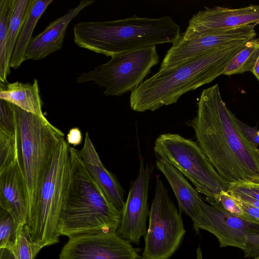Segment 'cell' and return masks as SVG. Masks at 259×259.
I'll use <instances>...</instances> for the list:
<instances>
[{"label":"cell","mask_w":259,"mask_h":259,"mask_svg":"<svg viewBox=\"0 0 259 259\" xmlns=\"http://www.w3.org/2000/svg\"><path fill=\"white\" fill-rule=\"evenodd\" d=\"M218 84L203 90L187 124L215 169L229 184L259 183V149L245 137Z\"/></svg>","instance_id":"1"},{"label":"cell","mask_w":259,"mask_h":259,"mask_svg":"<svg viewBox=\"0 0 259 259\" xmlns=\"http://www.w3.org/2000/svg\"><path fill=\"white\" fill-rule=\"evenodd\" d=\"M245 44L208 52L171 68L159 69L131 92V108L139 112L154 111L177 103L184 94L211 82L223 74Z\"/></svg>","instance_id":"2"},{"label":"cell","mask_w":259,"mask_h":259,"mask_svg":"<svg viewBox=\"0 0 259 259\" xmlns=\"http://www.w3.org/2000/svg\"><path fill=\"white\" fill-rule=\"evenodd\" d=\"M73 34L78 47L111 57L150 46L172 44L181 33L169 16L134 15L116 20L80 22L74 25Z\"/></svg>","instance_id":"3"},{"label":"cell","mask_w":259,"mask_h":259,"mask_svg":"<svg viewBox=\"0 0 259 259\" xmlns=\"http://www.w3.org/2000/svg\"><path fill=\"white\" fill-rule=\"evenodd\" d=\"M70 178L62 209L61 235L69 238L116 232L121 221V211L111 204L88 172L79 150L70 146Z\"/></svg>","instance_id":"4"},{"label":"cell","mask_w":259,"mask_h":259,"mask_svg":"<svg viewBox=\"0 0 259 259\" xmlns=\"http://www.w3.org/2000/svg\"><path fill=\"white\" fill-rule=\"evenodd\" d=\"M70 145L63 139L30 208L26 225L33 242L41 249L59 242L60 217L70 178Z\"/></svg>","instance_id":"5"},{"label":"cell","mask_w":259,"mask_h":259,"mask_svg":"<svg viewBox=\"0 0 259 259\" xmlns=\"http://www.w3.org/2000/svg\"><path fill=\"white\" fill-rule=\"evenodd\" d=\"M19 134L20 161L27 188L29 211L64 134L45 115L25 111L13 104Z\"/></svg>","instance_id":"6"},{"label":"cell","mask_w":259,"mask_h":259,"mask_svg":"<svg viewBox=\"0 0 259 259\" xmlns=\"http://www.w3.org/2000/svg\"><path fill=\"white\" fill-rule=\"evenodd\" d=\"M154 151L179 170L194 185L206 201L215 202L227 191L229 184L218 174L197 142L177 134L159 135L154 142Z\"/></svg>","instance_id":"7"},{"label":"cell","mask_w":259,"mask_h":259,"mask_svg":"<svg viewBox=\"0 0 259 259\" xmlns=\"http://www.w3.org/2000/svg\"><path fill=\"white\" fill-rule=\"evenodd\" d=\"M159 62L156 46L115 55L107 62L76 77V82L93 81L104 87L106 96H121L133 92Z\"/></svg>","instance_id":"8"},{"label":"cell","mask_w":259,"mask_h":259,"mask_svg":"<svg viewBox=\"0 0 259 259\" xmlns=\"http://www.w3.org/2000/svg\"><path fill=\"white\" fill-rule=\"evenodd\" d=\"M159 176L156 177L143 259H168L180 245L186 233L181 214Z\"/></svg>","instance_id":"9"},{"label":"cell","mask_w":259,"mask_h":259,"mask_svg":"<svg viewBox=\"0 0 259 259\" xmlns=\"http://www.w3.org/2000/svg\"><path fill=\"white\" fill-rule=\"evenodd\" d=\"M255 24L191 36L181 34L166 52L160 68L169 69L208 52L226 47L245 44L255 38Z\"/></svg>","instance_id":"10"},{"label":"cell","mask_w":259,"mask_h":259,"mask_svg":"<svg viewBox=\"0 0 259 259\" xmlns=\"http://www.w3.org/2000/svg\"><path fill=\"white\" fill-rule=\"evenodd\" d=\"M207 202L201 200L200 213L192 221L193 229L196 233L201 229L211 233L221 247L232 246L244 251L247 234L259 232V224L232 214L219 202Z\"/></svg>","instance_id":"11"},{"label":"cell","mask_w":259,"mask_h":259,"mask_svg":"<svg viewBox=\"0 0 259 259\" xmlns=\"http://www.w3.org/2000/svg\"><path fill=\"white\" fill-rule=\"evenodd\" d=\"M139 171L131 183L128 194L121 210L120 225L116 231L122 239L136 245L147 233L146 221L149 216L148 194L153 165L145 163L140 155Z\"/></svg>","instance_id":"12"},{"label":"cell","mask_w":259,"mask_h":259,"mask_svg":"<svg viewBox=\"0 0 259 259\" xmlns=\"http://www.w3.org/2000/svg\"><path fill=\"white\" fill-rule=\"evenodd\" d=\"M59 259H143L141 249L134 247L116 232L102 233L69 238Z\"/></svg>","instance_id":"13"},{"label":"cell","mask_w":259,"mask_h":259,"mask_svg":"<svg viewBox=\"0 0 259 259\" xmlns=\"http://www.w3.org/2000/svg\"><path fill=\"white\" fill-rule=\"evenodd\" d=\"M250 24H259V5L234 9L220 6L206 8L192 17L182 34L188 36Z\"/></svg>","instance_id":"14"},{"label":"cell","mask_w":259,"mask_h":259,"mask_svg":"<svg viewBox=\"0 0 259 259\" xmlns=\"http://www.w3.org/2000/svg\"><path fill=\"white\" fill-rule=\"evenodd\" d=\"M0 208L7 211L18 224H26L29 197L20 159L0 172Z\"/></svg>","instance_id":"15"},{"label":"cell","mask_w":259,"mask_h":259,"mask_svg":"<svg viewBox=\"0 0 259 259\" xmlns=\"http://www.w3.org/2000/svg\"><path fill=\"white\" fill-rule=\"evenodd\" d=\"M95 1L83 0L75 8L51 22L45 30L32 37L26 51L25 61L42 59L61 49L67 28L70 22Z\"/></svg>","instance_id":"16"},{"label":"cell","mask_w":259,"mask_h":259,"mask_svg":"<svg viewBox=\"0 0 259 259\" xmlns=\"http://www.w3.org/2000/svg\"><path fill=\"white\" fill-rule=\"evenodd\" d=\"M79 153L88 172L106 199L121 211L125 203L124 189L116 177L103 164L88 132L85 134L84 143Z\"/></svg>","instance_id":"17"},{"label":"cell","mask_w":259,"mask_h":259,"mask_svg":"<svg viewBox=\"0 0 259 259\" xmlns=\"http://www.w3.org/2000/svg\"><path fill=\"white\" fill-rule=\"evenodd\" d=\"M156 166L169 183L177 198L180 211L194 220L200 211V202L202 198L199 193L183 175L167 161L158 158Z\"/></svg>","instance_id":"18"},{"label":"cell","mask_w":259,"mask_h":259,"mask_svg":"<svg viewBox=\"0 0 259 259\" xmlns=\"http://www.w3.org/2000/svg\"><path fill=\"white\" fill-rule=\"evenodd\" d=\"M53 2V0H29L12 52L10 67L17 69L25 61V53L32 38L34 29L42 15Z\"/></svg>","instance_id":"19"},{"label":"cell","mask_w":259,"mask_h":259,"mask_svg":"<svg viewBox=\"0 0 259 259\" xmlns=\"http://www.w3.org/2000/svg\"><path fill=\"white\" fill-rule=\"evenodd\" d=\"M0 99L28 112L39 116L44 115L37 79H34L32 83L19 81L7 83L1 82Z\"/></svg>","instance_id":"20"},{"label":"cell","mask_w":259,"mask_h":259,"mask_svg":"<svg viewBox=\"0 0 259 259\" xmlns=\"http://www.w3.org/2000/svg\"><path fill=\"white\" fill-rule=\"evenodd\" d=\"M258 57L259 36L245 44L230 61L223 74L231 75L251 71Z\"/></svg>","instance_id":"21"},{"label":"cell","mask_w":259,"mask_h":259,"mask_svg":"<svg viewBox=\"0 0 259 259\" xmlns=\"http://www.w3.org/2000/svg\"><path fill=\"white\" fill-rule=\"evenodd\" d=\"M18 159L20 153L17 125L13 130L0 127V172Z\"/></svg>","instance_id":"22"},{"label":"cell","mask_w":259,"mask_h":259,"mask_svg":"<svg viewBox=\"0 0 259 259\" xmlns=\"http://www.w3.org/2000/svg\"><path fill=\"white\" fill-rule=\"evenodd\" d=\"M13 0L0 1V81L8 83L10 73L6 58V43L8 30L11 15Z\"/></svg>","instance_id":"23"},{"label":"cell","mask_w":259,"mask_h":259,"mask_svg":"<svg viewBox=\"0 0 259 259\" xmlns=\"http://www.w3.org/2000/svg\"><path fill=\"white\" fill-rule=\"evenodd\" d=\"M29 1V0H13L12 10L8 30L6 43V58L9 66L12 52L26 13Z\"/></svg>","instance_id":"24"},{"label":"cell","mask_w":259,"mask_h":259,"mask_svg":"<svg viewBox=\"0 0 259 259\" xmlns=\"http://www.w3.org/2000/svg\"><path fill=\"white\" fill-rule=\"evenodd\" d=\"M41 250L32 241L26 224H20L15 244L11 250L17 259H34Z\"/></svg>","instance_id":"25"},{"label":"cell","mask_w":259,"mask_h":259,"mask_svg":"<svg viewBox=\"0 0 259 259\" xmlns=\"http://www.w3.org/2000/svg\"><path fill=\"white\" fill-rule=\"evenodd\" d=\"M18 226L7 211L0 208V248L12 249L16 242Z\"/></svg>","instance_id":"26"},{"label":"cell","mask_w":259,"mask_h":259,"mask_svg":"<svg viewBox=\"0 0 259 259\" xmlns=\"http://www.w3.org/2000/svg\"><path fill=\"white\" fill-rule=\"evenodd\" d=\"M215 202H220L224 209L232 214L243 219L245 213L235 198L227 191L222 192Z\"/></svg>","instance_id":"27"},{"label":"cell","mask_w":259,"mask_h":259,"mask_svg":"<svg viewBox=\"0 0 259 259\" xmlns=\"http://www.w3.org/2000/svg\"><path fill=\"white\" fill-rule=\"evenodd\" d=\"M227 191L231 194L247 195L259 201V183L230 184Z\"/></svg>","instance_id":"28"},{"label":"cell","mask_w":259,"mask_h":259,"mask_svg":"<svg viewBox=\"0 0 259 259\" xmlns=\"http://www.w3.org/2000/svg\"><path fill=\"white\" fill-rule=\"evenodd\" d=\"M244 256L255 257L259 256V232H250L246 235Z\"/></svg>","instance_id":"29"},{"label":"cell","mask_w":259,"mask_h":259,"mask_svg":"<svg viewBox=\"0 0 259 259\" xmlns=\"http://www.w3.org/2000/svg\"><path fill=\"white\" fill-rule=\"evenodd\" d=\"M233 196L235 198L244 211L245 215L243 219L259 224V209L253 206L237 197Z\"/></svg>","instance_id":"30"},{"label":"cell","mask_w":259,"mask_h":259,"mask_svg":"<svg viewBox=\"0 0 259 259\" xmlns=\"http://www.w3.org/2000/svg\"><path fill=\"white\" fill-rule=\"evenodd\" d=\"M238 123L247 139L253 145L257 146L259 145V130L252 127L247 124L238 120Z\"/></svg>","instance_id":"31"},{"label":"cell","mask_w":259,"mask_h":259,"mask_svg":"<svg viewBox=\"0 0 259 259\" xmlns=\"http://www.w3.org/2000/svg\"><path fill=\"white\" fill-rule=\"evenodd\" d=\"M82 136L81 132L78 127L71 128L66 136V141L70 145L74 147L79 145L81 143Z\"/></svg>","instance_id":"32"},{"label":"cell","mask_w":259,"mask_h":259,"mask_svg":"<svg viewBox=\"0 0 259 259\" xmlns=\"http://www.w3.org/2000/svg\"><path fill=\"white\" fill-rule=\"evenodd\" d=\"M0 259H17V258L11 250L0 248Z\"/></svg>","instance_id":"33"},{"label":"cell","mask_w":259,"mask_h":259,"mask_svg":"<svg viewBox=\"0 0 259 259\" xmlns=\"http://www.w3.org/2000/svg\"><path fill=\"white\" fill-rule=\"evenodd\" d=\"M251 72L259 81V57H258Z\"/></svg>","instance_id":"34"},{"label":"cell","mask_w":259,"mask_h":259,"mask_svg":"<svg viewBox=\"0 0 259 259\" xmlns=\"http://www.w3.org/2000/svg\"><path fill=\"white\" fill-rule=\"evenodd\" d=\"M196 259H203L201 250L200 247L196 249Z\"/></svg>","instance_id":"35"},{"label":"cell","mask_w":259,"mask_h":259,"mask_svg":"<svg viewBox=\"0 0 259 259\" xmlns=\"http://www.w3.org/2000/svg\"><path fill=\"white\" fill-rule=\"evenodd\" d=\"M253 259H259V256L254 257V258H253Z\"/></svg>","instance_id":"36"}]
</instances>
